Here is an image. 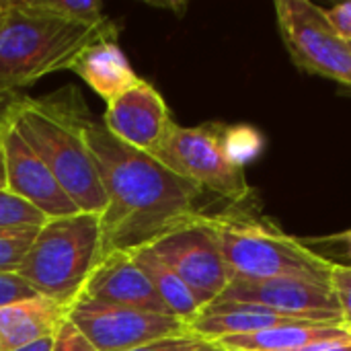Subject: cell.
<instances>
[{
	"mask_svg": "<svg viewBox=\"0 0 351 351\" xmlns=\"http://www.w3.org/2000/svg\"><path fill=\"white\" fill-rule=\"evenodd\" d=\"M274 6L292 62L302 72L351 88V43L335 31L327 10L311 0H278Z\"/></svg>",
	"mask_w": 351,
	"mask_h": 351,
	"instance_id": "7",
	"label": "cell"
},
{
	"mask_svg": "<svg viewBox=\"0 0 351 351\" xmlns=\"http://www.w3.org/2000/svg\"><path fill=\"white\" fill-rule=\"evenodd\" d=\"M351 339V333L341 323H298L278 329L220 339L230 351H308L323 343Z\"/></svg>",
	"mask_w": 351,
	"mask_h": 351,
	"instance_id": "16",
	"label": "cell"
},
{
	"mask_svg": "<svg viewBox=\"0 0 351 351\" xmlns=\"http://www.w3.org/2000/svg\"><path fill=\"white\" fill-rule=\"evenodd\" d=\"M53 335H56V333H53ZM53 335L43 337V339H37V341H33V343H29V346H23V348L12 351H51L53 350Z\"/></svg>",
	"mask_w": 351,
	"mask_h": 351,
	"instance_id": "28",
	"label": "cell"
},
{
	"mask_svg": "<svg viewBox=\"0 0 351 351\" xmlns=\"http://www.w3.org/2000/svg\"><path fill=\"white\" fill-rule=\"evenodd\" d=\"M308 249L325 257L327 261L335 265H343L351 269V228L343 230L339 234H329V237H317V239H300Z\"/></svg>",
	"mask_w": 351,
	"mask_h": 351,
	"instance_id": "21",
	"label": "cell"
},
{
	"mask_svg": "<svg viewBox=\"0 0 351 351\" xmlns=\"http://www.w3.org/2000/svg\"><path fill=\"white\" fill-rule=\"evenodd\" d=\"M82 136L107 193V210L99 216L101 259L136 251L202 216L197 204L204 189L119 142L103 121L86 115Z\"/></svg>",
	"mask_w": 351,
	"mask_h": 351,
	"instance_id": "1",
	"label": "cell"
},
{
	"mask_svg": "<svg viewBox=\"0 0 351 351\" xmlns=\"http://www.w3.org/2000/svg\"><path fill=\"white\" fill-rule=\"evenodd\" d=\"M191 351H230L226 350L222 343H218V341H206V339H199V343L193 348Z\"/></svg>",
	"mask_w": 351,
	"mask_h": 351,
	"instance_id": "30",
	"label": "cell"
},
{
	"mask_svg": "<svg viewBox=\"0 0 351 351\" xmlns=\"http://www.w3.org/2000/svg\"><path fill=\"white\" fill-rule=\"evenodd\" d=\"M228 134L230 128L218 123L195 128L175 123L150 156L204 191L208 189L230 202H243L251 189L243 162H239L230 150Z\"/></svg>",
	"mask_w": 351,
	"mask_h": 351,
	"instance_id": "6",
	"label": "cell"
},
{
	"mask_svg": "<svg viewBox=\"0 0 351 351\" xmlns=\"http://www.w3.org/2000/svg\"><path fill=\"white\" fill-rule=\"evenodd\" d=\"M86 115L74 86L41 99L19 97L10 111L19 134L39 154L76 208L101 216L107 210V193L82 136Z\"/></svg>",
	"mask_w": 351,
	"mask_h": 351,
	"instance_id": "2",
	"label": "cell"
},
{
	"mask_svg": "<svg viewBox=\"0 0 351 351\" xmlns=\"http://www.w3.org/2000/svg\"><path fill=\"white\" fill-rule=\"evenodd\" d=\"M0 14H2V0H0Z\"/></svg>",
	"mask_w": 351,
	"mask_h": 351,
	"instance_id": "32",
	"label": "cell"
},
{
	"mask_svg": "<svg viewBox=\"0 0 351 351\" xmlns=\"http://www.w3.org/2000/svg\"><path fill=\"white\" fill-rule=\"evenodd\" d=\"M214 302L255 304L311 323H341L339 302L331 284L306 278L234 280Z\"/></svg>",
	"mask_w": 351,
	"mask_h": 351,
	"instance_id": "10",
	"label": "cell"
},
{
	"mask_svg": "<svg viewBox=\"0 0 351 351\" xmlns=\"http://www.w3.org/2000/svg\"><path fill=\"white\" fill-rule=\"evenodd\" d=\"M208 224L218 241L230 282L276 278L329 282L333 263L269 222L241 216H208Z\"/></svg>",
	"mask_w": 351,
	"mask_h": 351,
	"instance_id": "4",
	"label": "cell"
},
{
	"mask_svg": "<svg viewBox=\"0 0 351 351\" xmlns=\"http://www.w3.org/2000/svg\"><path fill=\"white\" fill-rule=\"evenodd\" d=\"M146 247L183 280L202 308L218 300L230 284L228 269L206 214L158 237Z\"/></svg>",
	"mask_w": 351,
	"mask_h": 351,
	"instance_id": "8",
	"label": "cell"
},
{
	"mask_svg": "<svg viewBox=\"0 0 351 351\" xmlns=\"http://www.w3.org/2000/svg\"><path fill=\"white\" fill-rule=\"evenodd\" d=\"M37 290L29 286L16 271L14 274H0V308L39 298Z\"/></svg>",
	"mask_w": 351,
	"mask_h": 351,
	"instance_id": "23",
	"label": "cell"
},
{
	"mask_svg": "<svg viewBox=\"0 0 351 351\" xmlns=\"http://www.w3.org/2000/svg\"><path fill=\"white\" fill-rule=\"evenodd\" d=\"M51 351H97L95 346L82 335V331L66 317L56 335H53V350Z\"/></svg>",
	"mask_w": 351,
	"mask_h": 351,
	"instance_id": "24",
	"label": "cell"
},
{
	"mask_svg": "<svg viewBox=\"0 0 351 351\" xmlns=\"http://www.w3.org/2000/svg\"><path fill=\"white\" fill-rule=\"evenodd\" d=\"M16 93H0V128L6 123L14 103H16Z\"/></svg>",
	"mask_w": 351,
	"mask_h": 351,
	"instance_id": "27",
	"label": "cell"
},
{
	"mask_svg": "<svg viewBox=\"0 0 351 351\" xmlns=\"http://www.w3.org/2000/svg\"><path fill=\"white\" fill-rule=\"evenodd\" d=\"M45 222L47 218L39 210H35L33 206H29L8 189L0 191V228H25V226L39 228Z\"/></svg>",
	"mask_w": 351,
	"mask_h": 351,
	"instance_id": "20",
	"label": "cell"
},
{
	"mask_svg": "<svg viewBox=\"0 0 351 351\" xmlns=\"http://www.w3.org/2000/svg\"><path fill=\"white\" fill-rule=\"evenodd\" d=\"M197 343L199 339L193 335H179V337L158 339V341H152V343H146L130 351H191Z\"/></svg>",
	"mask_w": 351,
	"mask_h": 351,
	"instance_id": "25",
	"label": "cell"
},
{
	"mask_svg": "<svg viewBox=\"0 0 351 351\" xmlns=\"http://www.w3.org/2000/svg\"><path fill=\"white\" fill-rule=\"evenodd\" d=\"M327 16L331 21V25L335 27V31L351 43V0L348 2H339L335 6H331L327 10Z\"/></svg>",
	"mask_w": 351,
	"mask_h": 351,
	"instance_id": "26",
	"label": "cell"
},
{
	"mask_svg": "<svg viewBox=\"0 0 351 351\" xmlns=\"http://www.w3.org/2000/svg\"><path fill=\"white\" fill-rule=\"evenodd\" d=\"M68 319L97 351H130L158 339L191 335L187 323L177 317L95 302H76Z\"/></svg>",
	"mask_w": 351,
	"mask_h": 351,
	"instance_id": "9",
	"label": "cell"
},
{
	"mask_svg": "<svg viewBox=\"0 0 351 351\" xmlns=\"http://www.w3.org/2000/svg\"><path fill=\"white\" fill-rule=\"evenodd\" d=\"M31 10H37L47 16H56L68 23H78L95 29L113 27L109 16L103 10V4L97 0H23Z\"/></svg>",
	"mask_w": 351,
	"mask_h": 351,
	"instance_id": "18",
	"label": "cell"
},
{
	"mask_svg": "<svg viewBox=\"0 0 351 351\" xmlns=\"http://www.w3.org/2000/svg\"><path fill=\"white\" fill-rule=\"evenodd\" d=\"M76 302H95L171 315L144 271L138 267L132 251H117L103 257L88 276Z\"/></svg>",
	"mask_w": 351,
	"mask_h": 351,
	"instance_id": "13",
	"label": "cell"
},
{
	"mask_svg": "<svg viewBox=\"0 0 351 351\" xmlns=\"http://www.w3.org/2000/svg\"><path fill=\"white\" fill-rule=\"evenodd\" d=\"M132 255L173 317H177L185 323H191L204 311L202 304L197 302V298L193 296V292L183 284V280L158 255H154L150 247L144 245V247L132 251Z\"/></svg>",
	"mask_w": 351,
	"mask_h": 351,
	"instance_id": "17",
	"label": "cell"
},
{
	"mask_svg": "<svg viewBox=\"0 0 351 351\" xmlns=\"http://www.w3.org/2000/svg\"><path fill=\"white\" fill-rule=\"evenodd\" d=\"M308 351H351V339H343V341H331V343H323L317 346Z\"/></svg>",
	"mask_w": 351,
	"mask_h": 351,
	"instance_id": "29",
	"label": "cell"
},
{
	"mask_svg": "<svg viewBox=\"0 0 351 351\" xmlns=\"http://www.w3.org/2000/svg\"><path fill=\"white\" fill-rule=\"evenodd\" d=\"M113 35V27L68 23L31 10L23 0H2L0 93H16L51 72L70 70L84 47Z\"/></svg>",
	"mask_w": 351,
	"mask_h": 351,
	"instance_id": "3",
	"label": "cell"
},
{
	"mask_svg": "<svg viewBox=\"0 0 351 351\" xmlns=\"http://www.w3.org/2000/svg\"><path fill=\"white\" fill-rule=\"evenodd\" d=\"M99 261L101 220L78 212L39 226L16 274L37 294L72 308Z\"/></svg>",
	"mask_w": 351,
	"mask_h": 351,
	"instance_id": "5",
	"label": "cell"
},
{
	"mask_svg": "<svg viewBox=\"0 0 351 351\" xmlns=\"http://www.w3.org/2000/svg\"><path fill=\"white\" fill-rule=\"evenodd\" d=\"M0 191H6V156L0 144Z\"/></svg>",
	"mask_w": 351,
	"mask_h": 351,
	"instance_id": "31",
	"label": "cell"
},
{
	"mask_svg": "<svg viewBox=\"0 0 351 351\" xmlns=\"http://www.w3.org/2000/svg\"><path fill=\"white\" fill-rule=\"evenodd\" d=\"M68 311V306L45 296L0 308V351L19 350L53 335Z\"/></svg>",
	"mask_w": 351,
	"mask_h": 351,
	"instance_id": "15",
	"label": "cell"
},
{
	"mask_svg": "<svg viewBox=\"0 0 351 351\" xmlns=\"http://www.w3.org/2000/svg\"><path fill=\"white\" fill-rule=\"evenodd\" d=\"M70 70L107 103L134 88L142 80L113 37L99 39L84 47L72 62Z\"/></svg>",
	"mask_w": 351,
	"mask_h": 351,
	"instance_id": "14",
	"label": "cell"
},
{
	"mask_svg": "<svg viewBox=\"0 0 351 351\" xmlns=\"http://www.w3.org/2000/svg\"><path fill=\"white\" fill-rule=\"evenodd\" d=\"M329 284L335 292V298L339 302V315H341V323L346 325V329L351 333V269L343 265H335L331 267L329 274Z\"/></svg>",
	"mask_w": 351,
	"mask_h": 351,
	"instance_id": "22",
	"label": "cell"
},
{
	"mask_svg": "<svg viewBox=\"0 0 351 351\" xmlns=\"http://www.w3.org/2000/svg\"><path fill=\"white\" fill-rule=\"evenodd\" d=\"M0 144L6 156V189L10 193L39 210L47 220L80 212L39 154L19 134L10 115L0 128Z\"/></svg>",
	"mask_w": 351,
	"mask_h": 351,
	"instance_id": "11",
	"label": "cell"
},
{
	"mask_svg": "<svg viewBox=\"0 0 351 351\" xmlns=\"http://www.w3.org/2000/svg\"><path fill=\"white\" fill-rule=\"evenodd\" d=\"M39 228H0V274H14L23 263Z\"/></svg>",
	"mask_w": 351,
	"mask_h": 351,
	"instance_id": "19",
	"label": "cell"
},
{
	"mask_svg": "<svg viewBox=\"0 0 351 351\" xmlns=\"http://www.w3.org/2000/svg\"><path fill=\"white\" fill-rule=\"evenodd\" d=\"M103 125L123 144L152 154L175 121L165 97L146 80L107 103Z\"/></svg>",
	"mask_w": 351,
	"mask_h": 351,
	"instance_id": "12",
	"label": "cell"
}]
</instances>
